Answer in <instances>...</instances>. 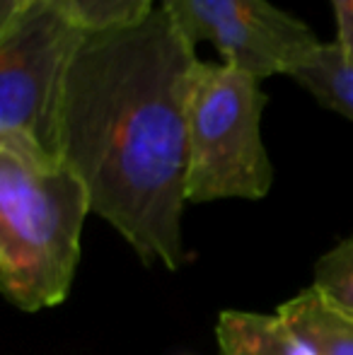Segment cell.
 <instances>
[{
	"instance_id": "cell-3",
	"label": "cell",
	"mask_w": 353,
	"mask_h": 355,
	"mask_svg": "<svg viewBox=\"0 0 353 355\" xmlns=\"http://www.w3.org/2000/svg\"><path fill=\"white\" fill-rule=\"evenodd\" d=\"M268 97L259 80L225 63L198 61L187 102V201H259L273 187V164L261 141Z\"/></svg>"
},
{
	"instance_id": "cell-12",
	"label": "cell",
	"mask_w": 353,
	"mask_h": 355,
	"mask_svg": "<svg viewBox=\"0 0 353 355\" xmlns=\"http://www.w3.org/2000/svg\"><path fill=\"white\" fill-rule=\"evenodd\" d=\"M53 0H0V27L10 24L15 17H19L27 10L37 8V5H46Z\"/></svg>"
},
{
	"instance_id": "cell-8",
	"label": "cell",
	"mask_w": 353,
	"mask_h": 355,
	"mask_svg": "<svg viewBox=\"0 0 353 355\" xmlns=\"http://www.w3.org/2000/svg\"><path fill=\"white\" fill-rule=\"evenodd\" d=\"M291 78L325 109L353 121V61L336 42L322 44Z\"/></svg>"
},
{
	"instance_id": "cell-4",
	"label": "cell",
	"mask_w": 353,
	"mask_h": 355,
	"mask_svg": "<svg viewBox=\"0 0 353 355\" xmlns=\"http://www.w3.org/2000/svg\"><path fill=\"white\" fill-rule=\"evenodd\" d=\"M85 37L56 3L0 27V138L27 141L58 157L68 71Z\"/></svg>"
},
{
	"instance_id": "cell-11",
	"label": "cell",
	"mask_w": 353,
	"mask_h": 355,
	"mask_svg": "<svg viewBox=\"0 0 353 355\" xmlns=\"http://www.w3.org/2000/svg\"><path fill=\"white\" fill-rule=\"evenodd\" d=\"M336 15V46L353 61V0H332Z\"/></svg>"
},
{
	"instance_id": "cell-7",
	"label": "cell",
	"mask_w": 353,
	"mask_h": 355,
	"mask_svg": "<svg viewBox=\"0 0 353 355\" xmlns=\"http://www.w3.org/2000/svg\"><path fill=\"white\" fill-rule=\"evenodd\" d=\"M278 314L320 355H353V314L327 302L315 288L286 300Z\"/></svg>"
},
{
	"instance_id": "cell-6",
	"label": "cell",
	"mask_w": 353,
	"mask_h": 355,
	"mask_svg": "<svg viewBox=\"0 0 353 355\" xmlns=\"http://www.w3.org/2000/svg\"><path fill=\"white\" fill-rule=\"evenodd\" d=\"M221 355H320L281 314L225 309L216 324Z\"/></svg>"
},
{
	"instance_id": "cell-2",
	"label": "cell",
	"mask_w": 353,
	"mask_h": 355,
	"mask_svg": "<svg viewBox=\"0 0 353 355\" xmlns=\"http://www.w3.org/2000/svg\"><path fill=\"white\" fill-rule=\"evenodd\" d=\"M87 189L58 157L0 138V288L22 312L68 297L80 261Z\"/></svg>"
},
{
	"instance_id": "cell-10",
	"label": "cell",
	"mask_w": 353,
	"mask_h": 355,
	"mask_svg": "<svg viewBox=\"0 0 353 355\" xmlns=\"http://www.w3.org/2000/svg\"><path fill=\"white\" fill-rule=\"evenodd\" d=\"M310 288L334 307L353 314V237L339 242L317 261Z\"/></svg>"
},
{
	"instance_id": "cell-9",
	"label": "cell",
	"mask_w": 353,
	"mask_h": 355,
	"mask_svg": "<svg viewBox=\"0 0 353 355\" xmlns=\"http://www.w3.org/2000/svg\"><path fill=\"white\" fill-rule=\"evenodd\" d=\"M85 34H104L146 22L155 12V0H53Z\"/></svg>"
},
{
	"instance_id": "cell-1",
	"label": "cell",
	"mask_w": 353,
	"mask_h": 355,
	"mask_svg": "<svg viewBox=\"0 0 353 355\" xmlns=\"http://www.w3.org/2000/svg\"><path fill=\"white\" fill-rule=\"evenodd\" d=\"M196 46L157 8L128 29L87 34L68 71L58 157L89 208L146 263H184L187 102Z\"/></svg>"
},
{
	"instance_id": "cell-5",
	"label": "cell",
	"mask_w": 353,
	"mask_h": 355,
	"mask_svg": "<svg viewBox=\"0 0 353 355\" xmlns=\"http://www.w3.org/2000/svg\"><path fill=\"white\" fill-rule=\"evenodd\" d=\"M191 46L206 42L223 63L257 80L291 78L322 42L302 19L268 0H160Z\"/></svg>"
}]
</instances>
